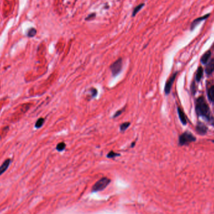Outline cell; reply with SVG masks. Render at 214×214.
Returning a JSON list of instances; mask_svg holds the SVG:
<instances>
[{"label": "cell", "mask_w": 214, "mask_h": 214, "mask_svg": "<svg viewBox=\"0 0 214 214\" xmlns=\"http://www.w3.org/2000/svg\"><path fill=\"white\" fill-rule=\"evenodd\" d=\"M195 110L199 116L204 117L207 120H210L212 119L210 108L203 97H200L197 100L195 103Z\"/></svg>", "instance_id": "cell-1"}, {"label": "cell", "mask_w": 214, "mask_h": 214, "mask_svg": "<svg viewBox=\"0 0 214 214\" xmlns=\"http://www.w3.org/2000/svg\"><path fill=\"white\" fill-rule=\"evenodd\" d=\"M196 140V138L191 133L186 132L182 133L179 139V145L181 146L187 145L192 142H195Z\"/></svg>", "instance_id": "cell-2"}, {"label": "cell", "mask_w": 214, "mask_h": 214, "mask_svg": "<svg viewBox=\"0 0 214 214\" xmlns=\"http://www.w3.org/2000/svg\"><path fill=\"white\" fill-rule=\"evenodd\" d=\"M122 67H123V60L121 58H119L115 62L111 64L110 67V69L114 77L119 75V74L121 73Z\"/></svg>", "instance_id": "cell-3"}, {"label": "cell", "mask_w": 214, "mask_h": 214, "mask_svg": "<svg viewBox=\"0 0 214 214\" xmlns=\"http://www.w3.org/2000/svg\"><path fill=\"white\" fill-rule=\"evenodd\" d=\"M110 183V180L107 177H103L95 183L93 185L92 190L93 192H98L105 189L109 184Z\"/></svg>", "instance_id": "cell-4"}, {"label": "cell", "mask_w": 214, "mask_h": 214, "mask_svg": "<svg viewBox=\"0 0 214 214\" xmlns=\"http://www.w3.org/2000/svg\"><path fill=\"white\" fill-rule=\"evenodd\" d=\"M177 74H178L177 72L174 73L169 78V79L167 80V82H166L165 85V88H164V92L166 95H168L170 93L171 89H172V85L174 84V82H175V80L176 78V75H177Z\"/></svg>", "instance_id": "cell-5"}, {"label": "cell", "mask_w": 214, "mask_h": 214, "mask_svg": "<svg viewBox=\"0 0 214 214\" xmlns=\"http://www.w3.org/2000/svg\"><path fill=\"white\" fill-rule=\"evenodd\" d=\"M196 130L200 135H205L208 130L207 127L201 122H199L196 127Z\"/></svg>", "instance_id": "cell-6"}, {"label": "cell", "mask_w": 214, "mask_h": 214, "mask_svg": "<svg viewBox=\"0 0 214 214\" xmlns=\"http://www.w3.org/2000/svg\"><path fill=\"white\" fill-rule=\"evenodd\" d=\"M177 111H178V115L179 116V119L181 122V124L183 125H186L187 124V118L185 116V114L184 113L183 110H181L180 107H178L177 108Z\"/></svg>", "instance_id": "cell-7"}, {"label": "cell", "mask_w": 214, "mask_h": 214, "mask_svg": "<svg viewBox=\"0 0 214 214\" xmlns=\"http://www.w3.org/2000/svg\"><path fill=\"white\" fill-rule=\"evenodd\" d=\"M10 163H11V160L10 159L6 160L3 163V164L1 165V167H0V175H2L5 172V171H6L8 169Z\"/></svg>", "instance_id": "cell-8"}, {"label": "cell", "mask_w": 214, "mask_h": 214, "mask_svg": "<svg viewBox=\"0 0 214 214\" xmlns=\"http://www.w3.org/2000/svg\"><path fill=\"white\" fill-rule=\"evenodd\" d=\"M214 71V59L208 62L205 68V72L207 74H211Z\"/></svg>", "instance_id": "cell-9"}, {"label": "cell", "mask_w": 214, "mask_h": 214, "mask_svg": "<svg viewBox=\"0 0 214 214\" xmlns=\"http://www.w3.org/2000/svg\"><path fill=\"white\" fill-rule=\"evenodd\" d=\"M209 15H210L209 14H207L205 16H204V17H202L201 18H199L196 19L192 24V29H193L194 28H195L197 25H199V23L201 22V21H202L203 20H204L206 18H207L208 17H209Z\"/></svg>", "instance_id": "cell-10"}, {"label": "cell", "mask_w": 214, "mask_h": 214, "mask_svg": "<svg viewBox=\"0 0 214 214\" xmlns=\"http://www.w3.org/2000/svg\"><path fill=\"white\" fill-rule=\"evenodd\" d=\"M211 56V51H207L205 54L203 55V56L201 58V62L203 64H205L208 62V60H209Z\"/></svg>", "instance_id": "cell-11"}, {"label": "cell", "mask_w": 214, "mask_h": 214, "mask_svg": "<svg viewBox=\"0 0 214 214\" xmlns=\"http://www.w3.org/2000/svg\"><path fill=\"white\" fill-rule=\"evenodd\" d=\"M203 73H204V69H203L202 67H199V68H198L197 69V73H196V77H195V79H196V81L197 82H200L201 79H202V77L203 76Z\"/></svg>", "instance_id": "cell-12"}, {"label": "cell", "mask_w": 214, "mask_h": 214, "mask_svg": "<svg viewBox=\"0 0 214 214\" xmlns=\"http://www.w3.org/2000/svg\"><path fill=\"white\" fill-rule=\"evenodd\" d=\"M208 97L212 102H214V86H212L208 90Z\"/></svg>", "instance_id": "cell-13"}, {"label": "cell", "mask_w": 214, "mask_h": 214, "mask_svg": "<svg viewBox=\"0 0 214 214\" xmlns=\"http://www.w3.org/2000/svg\"><path fill=\"white\" fill-rule=\"evenodd\" d=\"M130 125H131V124H130V122H129V121H126V122L123 123V124H121L120 125V131L122 132H125L127 129V128L130 127Z\"/></svg>", "instance_id": "cell-14"}, {"label": "cell", "mask_w": 214, "mask_h": 214, "mask_svg": "<svg viewBox=\"0 0 214 214\" xmlns=\"http://www.w3.org/2000/svg\"><path fill=\"white\" fill-rule=\"evenodd\" d=\"M45 123V119L43 118H40V119L36 121V124H35V128H41L43 125Z\"/></svg>", "instance_id": "cell-15"}, {"label": "cell", "mask_w": 214, "mask_h": 214, "mask_svg": "<svg viewBox=\"0 0 214 214\" xmlns=\"http://www.w3.org/2000/svg\"><path fill=\"white\" fill-rule=\"evenodd\" d=\"M65 148H66V144L64 142H63L59 143L58 145H56V150L58 152L63 151L65 149Z\"/></svg>", "instance_id": "cell-16"}, {"label": "cell", "mask_w": 214, "mask_h": 214, "mask_svg": "<svg viewBox=\"0 0 214 214\" xmlns=\"http://www.w3.org/2000/svg\"><path fill=\"white\" fill-rule=\"evenodd\" d=\"M120 155V153H115V152L114 151H110L108 154H107V158H114L116 157H119Z\"/></svg>", "instance_id": "cell-17"}, {"label": "cell", "mask_w": 214, "mask_h": 214, "mask_svg": "<svg viewBox=\"0 0 214 214\" xmlns=\"http://www.w3.org/2000/svg\"><path fill=\"white\" fill-rule=\"evenodd\" d=\"M90 93H91V96H90L91 98H95V97H96V96L97 95V93H98L97 90L96 89V88H93V87L91 88L90 89Z\"/></svg>", "instance_id": "cell-18"}, {"label": "cell", "mask_w": 214, "mask_h": 214, "mask_svg": "<svg viewBox=\"0 0 214 214\" xmlns=\"http://www.w3.org/2000/svg\"><path fill=\"white\" fill-rule=\"evenodd\" d=\"M144 6V4L142 3V4H140V5H138V6H137L135 9L134 10H133V17H134V16H135V14L140 11Z\"/></svg>", "instance_id": "cell-19"}, {"label": "cell", "mask_w": 214, "mask_h": 214, "mask_svg": "<svg viewBox=\"0 0 214 214\" xmlns=\"http://www.w3.org/2000/svg\"><path fill=\"white\" fill-rule=\"evenodd\" d=\"M36 34V30L35 28H31L28 31V36L29 37H33Z\"/></svg>", "instance_id": "cell-20"}, {"label": "cell", "mask_w": 214, "mask_h": 214, "mask_svg": "<svg viewBox=\"0 0 214 214\" xmlns=\"http://www.w3.org/2000/svg\"><path fill=\"white\" fill-rule=\"evenodd\" d=\"M125 110V107H124V108H123V109H121V110H118L117 111H116L115 114L114 115V116H113L114 119H115V118H116V117H118V116H119L120 115H121L122 113Z\"/></svg>", "instance_id": "cell-21"}, {"label": "cell", "mask_w": 214, "mask_h": 214, "mask_svg": "<svg viewBox=\"0 0 214 214\" xmlns=\"http://www.w3.org/2000/svg\"><path fill=\"white\" fill-rule=\"evenodd\" d=\"M95 17V14H91L90 15L88 16V17H87V18H86V20H92V18H93Z\"/></svg>", "instance_id": "cell-22"}, {"label": "cell", "mask_w": 214, "mask_h": 214, "mask_svg": "<svg viewBox=\"0 0 214 214\" xmlns=\"http://www.w3.org/2000/svg\"><path fill=\"white\" fill-rule=\"evenodd\" d=\"M135 144H136V142H133L131 144L130 147H131V148H133V147H134V146L135 145Z\"/></svg>", "instance_id": "cell-23"}, {"label": "cell", "mask_w": 214, "mask_h": 214, "mask_svg": "<svg viewBox=\"0 0 214 214\" xmlns=\"http://www.w3.org/2000/svg\"><path fill=\"white\" fill-rule=\"evenodd\" d=\"M212 142H213V143H214V140H212Z\"/></svg>", "instance_id": "cell-24"}]
</instances>
